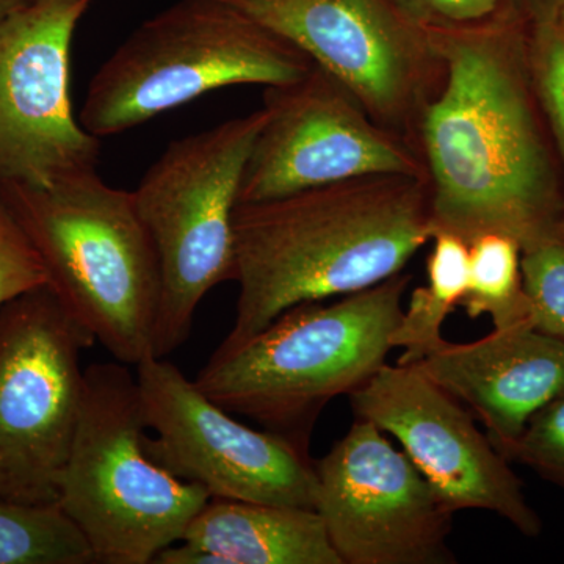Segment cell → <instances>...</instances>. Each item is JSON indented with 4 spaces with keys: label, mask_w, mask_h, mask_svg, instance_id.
<instances>
[{
    "label": "cell",
    "mask_w": 564,
    "mask_h": 564,
    "mask_svg": "<svg viewBox=\"0 0 564 564\" xmlns=\"http://www.w3.org/2000/svg\"><path fill=\"white\" fill-rule=\"evenodd\" d=\"M443 66L419 121L434 231L522 247L560 236L564 195L538 115L529 18L514 0L484 21L422 24Z\"/></svg>",
    "instance_id": "1"
},
{
    "label": "cell",
    "mask_w": 564,
    "mask_h": 564,
    "mask_svg": "<svg viewBox=\"0 0 564 564\" xmlns=\"http://www.w3.org/2000/svg\"><path fill=\"white\" fill-rule=\"evenodd\" d=\"M429 180L367 174L234 212L236 317L217 350L239 347L285 311L380 284L432 242Z\"/></svg>",
    "instance_id": "2"
},
{
    "label": "cell",
    "mask_w": 564,
    "mask_h": 564,
    "mask_svg": "<svg viewBox=\"0 0 564 564\" xmlns=\"http://www.w3.org/2000/svg\"><path fill=\"white\" fill-rule=\"evenodd\" d=\"M410 282L402 272L333 304H299L239 347L215 350L195 383L228 413L310 451L323 408L388 364Z\"/></svg>",
    "instance_id": "3"
},
{
    "label": "cell",
    "mask_w": 564,
    "mask_h": 564,
    "mask_svg": "<svg viewBox=\"0 0 564 564\" xmlns=\"http://www.w3.org/2000/svg\"><path fill=\"white\" fill-rule=\"evenodd\" d=\"M0 193L46 267L47 285L96 343L126 366L154 355L161 267L132 192L87 172Z\"/></svg>",
    "instance_id": "4"
},
{
    "label": "cell",
    "mask_w": 564,
    "mask_h": 564,
    "mask_svg": "<svg viewBox=\"0 0 564 564\" xmlns=\"http://www.w3.org/2000/svg\"><path fill=\"white\" fill-rule=\"evenodd\" d=\"M314 62L225 0H177L141 22L93 76L79 122L98 139L131 131L234 85L281 87Z\"/></svg>",
    "instance_id": "5"
},
{
    "label": "cell",
    "mask_w": 564,
    "mask_h": 564,
    "mask_svg": "<svg viewBox=\"0 0 564 564\" xmlns=\"http://www.w3.org/2000/svg\"><path fill=\"white\" fill-rule=\"evenodd\" d=\"M135 375L122 362L85 369L79 423L58 486V507L95 563L148 564L182 534L210 494L155 463Z\"/></svg>",
    "instance_id": "6"
},
{
    "label": "cell",
    "mask_w": 564,
    "mask_h": 564,
    "mask_svg": "<svg viewBox=\"0 0 564 564\" xmlns=\"http://www.w3.org/2000/svg\"><path fill=\"white\" fill-rule=\"evenodd\" d=\"M263 122L262 107L172 141L132 192L161 267L155 358H166L188 339L212 289L236 281L234 212Z\"/></svg>",
    "instance_id": "7"
},
{
    "label": "cell",
    "mask_w": 564,
    "mask_h": 564,
    "mask_svg": "<svg viewBox=\"0 0 564 564\" xmlns=\"http://www.w3.org/2000/svg\"><path fill=\"white\" fill-rule=\"evenodd\" d=\"M95 344L50 285L0 306V499L58 502Z\"/></svg>",
    "instance_id": "8"
},
{
    "label": "cell",
    "mask_w": 564,
    "mask_h": 564,
    "mask_svg": "<svg viewBox=\"0 0 564 564\" xmlns=\"http://www.w3.org/2000/svg\"><path fill=\"white\" fill-rule=\"evenodd\" d=\"M144 447L155 463L214 499L313 508L317 474L310 451L243 425L165 358L135 367Z\"/></svg>",
    "instance_id": "9"
},
{
    "label": "cell",
    "mask_w": 564,
    "mask_h": 564,
    "mask_svg": "<svg viewBox=\"0 0 564 564\" xmlns=\"http://www.w3.org/2000/svg\"><path fill=\"white\" fill-rule=\"evenodd\" d=\"M291 41L375 121L411 140L443 66L393 0H225Z\"/></svg>",
    "instance_id": "10"
},
{
    "label": "cell",
    "mask_w": 564,
    "mask_h": 564,
    "mask_svg": "<svg viewBox=\"0 0 564 564\" xmlns=\"http://www.w3.org/2000/svg\"><path fill=\"white\" fill-rule=\"evenodd\" d=\"M263 110L239 203L269 202L367 174L429 180L413 141L375 121L317 65L303 79L265 88Z\"/></svg>",
    "instance_id": "11"
},
{
    "label": "cell",
    "mask_w": 564,
    "mask_h": 564,
    "mask_svg": "<svg viewBox=\"0 0 564 564\" xmlns=\"http://www.w3.org/2000/svg\"><path fill=\"white\" fill-rule=\"evenodd\" d=\"M315 511L343 564H451L454 511L404 452L356 419L318 462Z\"/></svg>",
    "instance_id": "12"
},
{
    "label": "cell",
    "mask_w": 564,
    "mask_h": 564,
    "mask_svg": "<svg viewBox=\"0 0 564 564\" xmlns=\"http://www.w3.org/2000/svg\"><path fill=\"white\" fill-rule=\"evenodd\" d=\"M91 0H32L0 21V184L95 172L101 139L69 99L74 33Z\"/></svg>",
    "instance_id": "13"
},
{
    "label": "cell",
    "mask_w": 564,
    "mask_h": 564,
    "mask_svg": "<svg viewBox=\"0 0 564 564\" xmlns=\"http://www.w3.org/2000/svg\"><path fill=\"white\" fill-rule=\"evenodd\" d=\"M348 397L355 417L395 437L454 513L492 511L525 536L543 532L511 463L480 433L473 414L414 366L386 364Z\"/></svg>",
    "instance_id": "14"
},
{
    "label": "cell",
    "mask_w": 564,
    "mask_h": 564,
    "mask_svg": "<svg viewBox=\"0 0 564 564\" xmlns=\"http://www.w3.org/2000/svg\"><path fill=\"white\" fill-rule=\"evenodd\" d=\"M466 403L497 451L518 440L545 404L564 397V343L532 323L494 329L470 344H451L411 364Z\"/></svg>",
    "instance_id": "15"
},
{
    "label": "cell",
    "mask_w": 564,
    "mask_h": 564,
    "mask_svg": "<svg viewBox=\"0 0 564 564\" xmlns=\"http://www.w3.org/2000/svg\"><path fill=\"white\" fill-rule=\"evenodd\" d=\"M159 564H343L313 508L214 499Z\"/></svg>",
    "instance_id": "16"
},
{
    "label": "cell",
    "mask_w": 564,
    "mask_h": 564,
    "mask_svg": "<svg viewBox=\"0 0 564 564\" xmlns=\"http://www.w3.org/2000/svg\"><path fill=\"white\" fill-rule=\"evenodd\" d=\"M426 261L429 284L411 293L408 310L393 329L392 348H403L400 366L421 361L443 347V325L459 306L469 280V243L447 231H434Z\"/></svg>",
    "instance_id": "17"
},
{
    "label": "cell",
    "mask_w": 564,
    "mask_h": 564,
    "mask_svg": "<svg viewBox=\"0 0 564 564\" xmlns=\"http://www.w3.org/2000/svg\"><path fill=\"white\" fill-rule=\"evenodd\" d=\"M459 306L470 318L489 315L494 329L532 323L518 240L491 232L469 243V280Z\"/></svg>",
    "instance_id": "18"
},
{
    "label": "cell",
    "mask_w": 564,
    "mask_h": 564,
    "mask_svg": "<svg viewBox=\"0 0 564 564\" xmlns=\"http://www.w3.org/2000/svg\"><path fill=\"white\" fill-rule=\"evenodd\" d=\"M90 563V544L58 503L0 499V564Z\"/></svg>",
    "instance_id": "19"
},
{
    "label": "cell",
    "mask_w": 564,
    "mask_h": 564,
    "mask_svg": "<svg viewBox=\"0 0 564 564\" xmlns=\"http://www.w3.org/2000/svg\"><path fill=\"white\" fill-rule=\"evenodd\" d=\"M530 74L564 165V28L551 0H532L529 11Z\"/></svg>",
    "instance_id": "20"
},
{
    "label": "cell",
    "mask_w": 564,
    "mask_h": 564,
    "mask_svg": "<svg viewBox=\"0 0 564 564\" xmlns=\"http://www.w3.org/2000/svg\"><path fill=\"white\" fill-rule=\"evenodd\" d=\"M530 318L538 332L564 343V239L552 236L522 251Z\"/></svg>",
    "instance_id": "21"
},
{
    "label": "cell",
    "mask_w": 564,
    "mask_h": 564,
    "mask_svg": "<svg viewBox=\"0 0 564 564\" xmlns=\"http://www.w3.org/2000/svg\"><path fill=\"white\" fill-rule=\"evenodd\" d=\"M499 452L508 462L530 467L564 489V397L545 404L530 419L521 436Z\"/></svg>",
    "instance_id": "22"
},
{
    "label": "cell",
    "mask_w": 564,
    "mask_h": 564,
    "mask_svg": "<svg viewBox=\"0 0 564 564\" xmlns=\"http://www.w3.org/2000/svg\"><path fill=\"white\" fill-rule=\"evenodd\" d=\"M43 285L46 267L0 193V306Z\"/></svg>",
    "instance_id": "23"
},
{
    "label": "cell",
    "mask_w": 564,
    "mask_h": 564,
    "mask_svg": "<svg viewBox=\"0 0 564 564\" xmlns=\"http://www.w3.org/2000/svg\"><path fill=\"white\" fill-rule=\"evenodd\" d=\"M419 24H470L502 10L510 0H393Z\"/></svg>",
    "instance_id": "24"
},
{
    "label": "cell",
    "mask_w": 564,
    "mask_h": 564,
    "mask_svg": "<svg viewBox=\"0 0 564 564\" xmlns=\"http://www.w3.org/2000/svg\"><path fill=\"white\" fill-rule=\"evenodd\" d=\"M31 2L32 0H0V21L6 20L11 13Z\"/></svg>",
    "instance_id": "25"
},
{
    "label": "cell",
    "mask_w": 564,
    "mask_h": 564,
    "mask_svg": "<svg viewBox=\"0 0 564 564\" xmlns=\"http://www.w3.org/2000/svg\"><path fill=\"white\" fill-rule=\"evenodd\" d=\"M552 9L555 11V17L562 22L564 28V0H551Z\"/></svg>",
    "instance_id": "26"
},
{
    "label": "cell",
    "mask_w": 564,
    "mask_h": 564,
    "mask_svg": "<svg viewBox=\"0 0 564 564\" xmlns=\"http://www.w3.org/2000/svg\"><path fill=\"white\" fill-rule=\"evenodd\" d=\"M560 236H562V239H564V212L562 223H560Z\"/></svg>",
    "instance_id": "27"
}]
</instances>
